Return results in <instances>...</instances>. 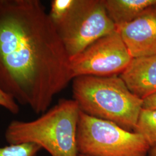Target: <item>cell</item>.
Listing matches in <instances>:
<instances>
[{"instance_id": "14", "label": "cell", "mask_w": 156, "mask_h": 156, "mask_svg": "<svg viewBox=\"0 0 156 156\" xmlns=\"http://www.w3.org/2000/svg\"><path fill=\"white\" fill-rule=\"evenodd\" d=\"M144 109H156V93L143 100Z\"/></svg>"}, {"instance_id": "4", "label": "cell", "mask_w": 156, "mask_h": 156, "mask_svg": "<svg viewBox=\"0 0 156 156\" xmlns=\"http://www.w3.org/2000/svg\"><path fill=\"white\" fill-rule=\"evenodd\" d=\"M77 147L79 154L87 156H147L151 149L140 134L81 111Z\"/></svg>"}, {"instance_id": "12", "label": "cell", "mask_w": 156, "mask_h": 156, "mask_svg": "<svg viewBox=\"0 0 156 156\" xmlns=\"http://www.w3.org/2000/svg\"><path fill=\"white\" fill-rule=\"evenodd\" d=\"M76 0H53L51 2L49 14L55 26L67 16L74 5Z\"/></svg>"}, {"instance_id": "6", "label": "cell", "mask_w": 156, "mask_h": 156, "mask_svg": "<svg viewBox=\"0 0 156 156\" xmlns=\"http://www.w3.org/2000/svg\"><path fill=\"white\" fill-rule=\"evenodd\" d=\"M133 58L120 35L115 31L97 40L70 60L72 77L117 75Z\"/></svg>"}, {"instance_id": "13", "label": "cell", "mask_w": 156, "mask_h": 156, "mask_svg": "<svg viewBox=\"0 0 156 156\" xmlns=\"http://www.w3.org/2000/svg\"><path fill=\"white\" fill-rule=\"evenodd\" d=\"M0 106L13 115H17L20 111L19 104L14 98L0 87Z\"/></svg>"}, {"instance_id": "1", "label": "cell", "mask_w": 156, "mask_h": 156, "mask_svg": "<svg viewBox=\"0 0 156 156\" xmlns=\"http://www.w3.org/2000/svg\"><path fill=\"white\" fill-rule=\"evenodd\" d=\"M73 80L70 59L39 0H0V87L35 113Z\"/></svg>"}, {"instance_id": "5", "label": "cell", "mask_w": 156, "mask_h": 156, "mask_svg": "<svg viewBox=\"0 0 156 156\" xmlns=\"http://www.w3.org/2000/svg\"><path fill=\"white\" fill-rule=\"evenodd\" d=\"M55 27L70 60L97 40L116 31L103 0H76L67 16Z\"/></svg>"}, {"instance_id": "8", "label": "cell", "mask_w": 156, "mask_h": 156, "mask_svg": "<svg viewBox=\"0 0 156 156\" xmlns=\"http://www.w3.org/2000/svg\"><path fill=\"white\" fill-rule=\"evenodd\" d=\"M120 77L128 90L142 100L156 93V56L133 58Z\"/></svg>"}, {"instance_id": "7", "label": "cell", "mask_w": 156, "mask_h": 156, "mask_svg": "<svg viewBox=\"0 0 156 156\" xmlns=\"http://www.w3.org/2000/svg\"><path fill=\"white\" fill-rule=\"evenodd\" d=\"M116 31L133 58L156 56V4Z\"/></svg>"}, {"instance_id": "15", "label": "cell", "mask_w": 156, "mask_h": 156, "mask_svg": "<svg viewBox=\"0 0 156 156\" xmlns=\"http://www.w3.org/2000/svg\"><path fill=\"white\" fill-rule=\"evenodd\" d=\"M148 156H156V147L151 148L149 151Z\"/></svg>"}, {"instance_id": "11", "label": "cell", "mask_w": 156, "mask_h": 156, "mask_svg": "<svg viewBox=\"0 0 156 156\" xmlns=\"http://www.w3.org/2000/svg\"><path fill=\"white\" fill-rule=\"evenodd\" d=\"M41 149L34 144L9 145L0 147V156H37Z\"/></svg>"}, {"instance_id": "3", "label": "cell", "mask_w": 156, "mask_h": 156, "mask_svg": "<svg viewBox=\"0 0 156 156\" xmlns=\"http://www.w3.org/2000/svg\"><path fill=\"white\" fill-rule=\"evenodd\" d=\"M73 80V100L81 111L134 131L143 100L133 94L120 76L87 75Z\"/></svg>"}, {"instance_id": "2", "label": "cell", "mask_w": 156, "mask_h": 156, "mask_svg": "<svg viewBox=\"0 0 156 156\" xmlns=\"http://www.w3.org/2000/svg\"><path fill=\"white\" fill-rule=\"evenodd\" d=\"M80 112L74 100L62 99L35 120L12 121L5 132L6 140L9 145L36 144L51 156H79Z\"/></svg>"}, {"instance_id": "9", "label": "cell", "mask_w": 156, "mask_h": 156, "mask_svg": "<svg viewBox=\"0 0 156 156\" xmlns=\"http://www.w3.org/2000/svg\"><path fill=\"white\" fill-rule=\"evenodd\" d=\"M108 16L116 28L131 22L156 0H103Z\"/></svg>"}, {"instance_id": "16", "label": "cell", "mask_w": 156, "mask_h": 156, "mask_svg": "<svg viewBox=\"0 0 156 156\" xmlns=\"http://www.w3.org/2000/svg\"><path fill=\"white\" fill-rule=\"evenodd\" d=\"M79 156H84V155H82V154H79Z\"/></svg>"}, {"instance_id": "10", "label": "cell", "mask_w": 156, "mask_h": 156, "mask_svg": "<svg viewBox=\"0 0 156 156\" xmlns=\"http://www.w3.org/2000/svg\"><path fill=\"white\" fill-rule=\"evenodd\" d=\"M134 131L145 138L151 149L156 147V109L142 108Z\"/></svg>"}]
</instances>
